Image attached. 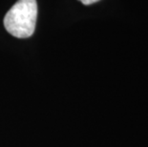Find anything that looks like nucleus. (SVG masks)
<instances>
[{"mask_svg":"<svg viewBox=\"0 0 148 147\" xmlns=\"http://www.w3.org/2000/svg\"><path fill=\"white\" fill-rule=\"evenodd\" d=\"M79 1L84 5H91V4L96 3V2H99V0H79Z\"/></svg>","mask_w":148,"mask_h":147,"instance_id":"obj_2","label":"nucleus"},{"mask_svg":"<svg viewBox=\"0 0 148 147\" xmlns=\"http://www.w3.org/2000/svg\"><path fill=\"white\" fill-rule=\"evenodd\" d=\"M36 19V0H18L6 14L4 27L12 36L27 38L34 34Z\"/></svg>","mask_w":148,"mask_h":147,"instance_id":"obj_1","label":"nucleus"}]
</instances>
